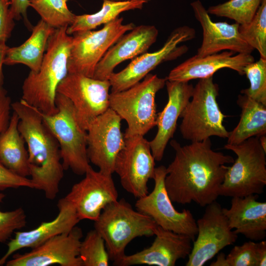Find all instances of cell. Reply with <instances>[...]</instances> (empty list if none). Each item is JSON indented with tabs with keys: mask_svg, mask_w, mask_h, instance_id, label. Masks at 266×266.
Listing matches in <instances>:
<instances>
[{
	"mask_svg": "<svg viewBox=\"0 0 266 266\" xmlns=\"http://www.w3.org/2000/svg\"><path fill=\"white\" fill-rule=\"evenodd\" d=\"M259 243L252 241L235 246L226 257L220 253L210 266H259Z\"/></svg>",
	"mask_w": 266,
	"mask_h": 266,
	"instance_id": "cell-33",
	"label": "cell"
},
{
	"mask_svg": "<svg viewBox=\"0 0 266 266\" xmlns=\"http://www.w3.org/2000/svg\"><path fill=\"white\" fill-rule=\"evenodd\" d=\"M85 175L65 197L74 206L80 220L95 221L107 204L118 200V193L111 174L96 171L90 165Z\"/></svg>",
	"mask_w": 266,
	"mask_h": 266,
	"instance_id": "cell-16",
	"label": "cell"
},
{
	"mask_svg": "<svg viewBox=\"0 0 266 266\" xmlns=\"http://www.w3.org/2000/svg\"><path fill=\"white\" fill-rule=\"evenodd\" d=\"M55 28L40 19L32 28L30 36L21 45L8 47L4 65L12 66L22 64L27 66L31 71L37 72L40 69L48 41Z\"/></svg>",
	"mask_w": 266,
	"mask_h": 266,
	"instance_id": "cell-25",
	"label": "cell"
},
{
	"mask_svg": "<svg viewBox=\"0 0 266 266\" xmlns=\"http://www.w3.org/2000/svg\"><path fill=\"white\" fill-rule=\"evenodd\" d=\"M259 266L266 265V241L262 240L258 242Z\"/></svg>",
	"mask_w": 266,
	"mask_h": 266,
	"instance_id": "cell-40",
	"label": "cell"
},
{
	"mask_svg": "<svg viewBox=\"0 0 266 266\" xmlns=\"http://www.w3.org/2000/svg\"><path fill=\"white\" fill-rule=\"evenodd\" d=\"M83 266H108L110 260L104 239L95 229L81 241L79 254Z\"/></svg>",
	"mask_w": 266,
	"mask_h": 266,
	"instance_id": "cell-32",
	"label": "cell"
},
{
	"mask_svg": "<svg viewBox=\"0 0 266 266\" xmlns=\"http://www.w3.org/2000/svg\"><path fill=\"white\" fill-rule=\"evenodd\" d=\"M123 20L119 17L99 30L74 33L67 61L68 73L93 77L97 64L108 49L135 27L133 23L123 24Z\"/></svg>",
	"mask_w": 266,
	"mask_h": 266,
	"instance_id": "cell-9",
	"label": "cell"
},
{
	"mask_svg": "<svg viewBox=\"0 0 266 266\" xmlns=\"http://www.w3.org/2000/svg\"><path fill=\"white\" fill-rule=\"evenodd\" d=\"M258 197H233L230 208H222L234 233L254 241L263 240L266 234V202L258 201Z\"/></svg>",
	"mask_w": 266,
	"mask_h": 266,
	"instance_id": "cell-24",
	"label": "cell"
},
{
	"mask_svg": "<svg viewBox=\"0 0 266 266\" xmlns=\"http://www.w3.org/2000/svg\"><path fill=\"white\" fill-rule=\"evenodd\" d=\"M67 27L55 29L48 41L38 71H30L22 85L21 100L42 114L56 113L57 89L68 74L67 61L72 36Z\"/></svg>",
	"mask_w": 266,
	"mask_h": 266,
	"instance_id": "cell-3",
	"label": "cell"
},
{
	"mask_svg": "<svg viewBox=\"0 0 266 266\" xmlns=\"http://www.w3.org/2000/svg\"><path fill=\"white\" fill-rule=\"evenodd\" d=\"M56 104L58 111L53 115L39 112L59 143L64 169H70L77 175H84L90 166L87 131L79 125L74 106L66 97L57 92Z\"/></svg>",
	"mask_w": 266,
	"mask_h": 266,
	"instance_id": "cell-8",
	"label": "cell"
},
{
	"mask_svg": "<svg viewBox=\"0 0 266 266\" xmlns=\"http://www.w3.org/2000/svg\"><path fill=\"white\" fill-rule=\"evenodd\" d=\"M124 137L125 145L116 159L114 172L124 190L139 199L148 193L147 182L154 177L155 160L144 136Z\"/></svg>",
	"mask_w": 266,
	"mask_h": 266,
	"instance_id": "cell-12",
	"label": "cell"
},
{
	"mask_svg": "<svg viewBox=\"0 0 266 266\" xmlns=\"http://www.w3.org/2000/svg\"><path fill=\"white\" fill-rule=\"evenodd\" d=\"M30 6L29 0H11L10 11L15 20H19L22 18L24 19L26 24L31 26L27 15V11Z\"/></svg>",
	"mask_w": 266,
	"mask_h": 266,
	"instance_id": "cell-39",
	"label": "cell"
},
{
	"mask_svg": "<svg viewBox=\"0 0 266 266\" xmlns=\"http://www.w3.org/2000/svg\"><path fill=\"white\" fill-rule=\"evenodd\" d=\"M8 47L5 42H0V81H3L2 66L4 65V59Z\"/></svg>",
	"mask_w": 266,
	"mask_h": 266,
	"instance_id": "cell-41",
	"label": "cell"
},
{
	"mask_svg": "<svg viewBox=\"0 0 266 266\" xmlns=\"http://www.w3.org/2000/svg\"><path fill=\"white\" fill-rule=\"evenodd\" d=\"M158 34V30L155 26H135L106 52L97 64L93 78L108 80L115 68L120 63L147 52L156 41Z\"/></svg>",
	"mask_w": 266,
	"mask_h": 266,
	"instance_id": "cell-20",
	"label": "cell"
},
{
	"mask_svg": "<svg viewBox=\"0 0 266 266\" xmlns=\"http://www.w3.org/2000/svg\"><path fill=\"white\" fill-rule=\"evenodd\" d=\"M146 0H104L101 9L96 13L75 15L72 23L66 29L68 35L93 30L100 25L108 23L119 17L125 11L141 9Z\"/></svg>",
	"mask_w": 266,
	"mask_h": 266,
	"instance_id": "cell-28",
	"label": "cell"
},
{
	"mask_svg": "<svg viewBox=\"0 0 266 266\" xmlns=\"http://www.w3.org/2000/svg\"><path fill=\"white\" fill-rule=\"evenodd\" d=\"M166 167H155L153 191L137 199L135 207L138 211L150 217L161 228L189 236L192 241L197 235L196 221L189 210L178 212L174 207L165 186Z\"/></svg>",
	"mask_w": 266,
	"mask_h": 266,
	"instance_id": "cell-11",
	"label": "cell"
},
{
	"mask_svg": "<svg viewBox=\"0 0 266 266\" xmlns=\"http://www.w3.org/2000/svg\"><path fill=\"white\" fill-rule=\"evenodd\" d=\"M244 74L250 82V87L241 93L266 105V59L260 58L246 65Z\"/></svg>",
	"mask_w": 266,
	"mask_h": 266,
	"instance_id": "cell-34",
	"label": "cell"
},
{
	"mask_svg": "<svg viewBox=\"0 0 266 266\" xmlns=\"http://www.w3.org/2000/svg\"><path fill=\"white\" fill-rule=\"evenodd\" d=\"M11 0H0V42L10 38L15 24L10 11Z\"/></svg>",
	"mask_w": 266,
	"mask_h": 266,
	"instance_id": "cell-37",
	"label": "cell"
},
{
	"mask_svg": "<svg viewBox=\"0 0 266 266\" xmlns=\"http://www.w3.org/2000/svg\"><path fill=\"white\" fill-rule=\"evenodd\" d=\"M121 118L111 108L93 120L87 128V152L90 162L105 173L114 172L116 159L125 145Z\"/></svg>",
	"mask_w": 266,
	"mask_h": 266,
	"instance_id": "cell-14",
	"label": "cell"
},
{
	"mask_svg": "<svg viewBox=\"0 0 266 266\" xmlns=\"http://www.w3.org/2000/svg\"><path fill=\"white\" fill-rule=\"evenodd\" d=\"M259 139L260 144L265 150L266 152V136L265 135H263L259 137Z\"/></svg>",
	"mask_w": 266,
	"mask_h": 266,
	"instance_id": "cell-42",
	"label": "cell"
},
{
	"mask_svg": "<svg viewBox=\"0 0 266 266\" xmlns=\"http://www.w3.org/2000/svg\"><path fill=\"white\" fill-rule=\"evenodd\" d=\"M83 236L82 229L75 226L68 233L54 236L24 254H16L7 266H83L79 257Z\"/></svg>",
	"mask_w": 266,
	"mask_h": 266,
	"instance_id": "cell-17",
	"label": "cell"
},
{
	"mask_svg": "<svg viewBox=\"0 0 266 266\" xmlns=\"http://www.w3.org/2000/svg\"><path fill=\"white\" fill-rule=\"evenodd\" d=\"M237 104L241 109L240 120L229 132L228 144H239L253 136L266 133V105L244 94L239 95Z\"/></svg>",
	"mask_w": 266,
	"mask_h": 266,
	"instance_id": "cell-27",
	"label": "cell"
},
{
	"mask_svg": "<svg viewBox=\"0 0 266 266\" xmlns=\"http://www.w3.org/2000/svg\"><path fill=\"white\" fill-rule=\"evenodd\" d=\"M170 144L175 152L166 167L165 186L172 202H195L201 207L215 201L228 166L234 162L230 155L214 151L210 138L181 146L175 140Z\"/></svg>",
	"mask_w": 266,
	"mask_h": 266,
	"instance_id": "cell-1",
	"label": "cell"
},
{
	"mask_svg": "<svg viewBox=\"0 0 266 266\" xmlns=\"http://www.w3.org/2000/svg\"><path fill=\"white\" fill-rule=\"evenodd\" d=\"M262 0H229L210 6L209 14L234 20L239 25L248 23L256 14Z\"/></svg>",
	"mask_w": 266,
	"mask_h": 266,
	"instance_id": "cell-31",
	"label": "cell"
},
{
	"mask_svg": "<svg viewBox=\"0 0 266 266\" xmlns=\"http://www.w3.org/2000/svg\"><path fill=\"white\" fill-rule=\"evenodd\" d=\"M221 205L216 200L207 205L196 221L198 237L186 266H202L224 247L235 242L237 234L230 227Z\"/></svg>",
	"mask_w": 266,
	"mask_h": 266,
	"instance_id": "cell-15",
	"label": "cell"
},
{
	"mask_svg": "<svg viewBox=\"0 0 266 266\" xmlns=\"http://www.w3.org/2000/svg\"><path fill=\"white\" fill-rule=\"evenodd\" d=\"M57 207L59 213L53 220L43 222L29 231L15 232L14 237L7 243L6 252L0 259V266L17 251L24 248H34L54 236L68 233L80 221L74 206L65 197L59 200Z\"/></svg>",
	"mask_w": 266,
	"mask_h": 266,
	"instance_id": "cell-22",
	"label": "cell"
},
{
	"mask_svg": "<svg viewBox=\"0 0 266 266\" xmlns=\"http://www.w3.org/2000/svg\"><path fill=\"white\" fill-rule=\"evenodd\" d=\"M195 37V30L189 26H180L174 29L160 49L135 57L122 70L113 72L108 79L111 93L129 88L142 80L161 64L175 60L185 54L188 48L180 44Z\"/></svg>",
	"mask_w": 266,
	"mask_h": 266,
	"instance_id": "cell-10",
	"label": "cell"
},
{
	"mask_svg": "<svg viewBox=\"0 0 266 266\" xmlns=\"http://www.w3.org/2000/svg\"><path fill=\"white\" fill-rule=\"evenodd\" d=\"M11 101L3 87V81H0V135L7 128L10 119Z\"/></svg>",
	"mask_w": 266,
	"mask_h": 266,
	"instance_id": "cell-38",
	"label": "cell"
},
{
	"mask_svg": "<svg viewBox=\"0 0 266 266\" xmlns=\"http://www.w3.org/2000/svg\"><path fill=\"white\" fill-rule=\"evenodd\" d=\"M19 120L13 111L7 128L0 135V162L15 173L27 177L30 176L28 153L18 128Z\"/></svg>",
	"mask_w": 266,
	"mask_h": 266,
	"instance_id": "cell-26",
	"label": "cell"
},
{
	"mask_svg": "<svg viewBox=\"0 0 266 266\" xmlns=\"http://www.w3.org/2000/svg\"><path fill=\"white\" fill-rule=\"evenodd\" d=\"M109 80L77 73H68L58 86L57 92L72 102L78 122L85 131L90 122L109 108Z\"/></svg>",
	"mask_w": 266,
	"mask_h": 266,
	"instance_id": "cell-13",
	"label": "cell"
},
{
	"mask_svg": "<svg viewBox=\"0 0 266 266\" xmlns=\"http://www.w3.org/2000/svg\"><path fill=\"white\" fill-rule=\"evenodd\" d=\"M218 94L213 76L200 79L194 87L191 99L180 116V131L184 139L196 142L212 136L228 138L229 132L223 124L226 116L219 107Z\"/></svg>",
	"mask_w": 266,
	"mask_h": 266,
	"instance_id": "cell-5",
	"label": "cell"
},
{
	"mask_svg": "<svg viewBox=\"0 0 266 266\" xmlns=\"http://www.w3.org/2000/svg\"><path fill=\"white\" fill-rule=\"evenodd\" d=\"M239 32L260 58L266 59V0H262L254 16L248 23L239 25Z\"/></svg>",
	"mask_w": 266,
	"mask_h": 266,
	"instance_id": "cell-30",
	"label": "cell"
},
{
	"mask_svg": "<svg viewBox=\"0 0 266 266\" xmlns=\"http://www.w3.org/2000/svg\"><path fill=\"white\" fill-rule=\"evenodd\" d=\"M154 235L155 238L150 247L132 255H125L115 265L174 266L179 259L188 256L192 250V240L187 235L164 229L158 225Z\"/></svg>",
	"mask_w": 266,
	"mask_h": 266,
	"instance_id": "cell-19",
	"label": "cell"
},
{
	"mask_svg": "<svg viewBox=\"0 0 266 266\" xmlns=\"http://www.w3.org/2000/svg\"><path fill=\"white\" fill-rule=\"evenodd\" d=\"M5 195L0 193V203ZM27 217L22 207L9 211H0V244L9 239L15 231L25 227Z\"/></svg>",
	"mask_w": 266,
	"mask_h": 266,
	"instance_id": "cell-35",
	"label": "cell"
},
{
	"mask_svg": "<svg viewBox=\"0 0 266 266\" xmlns=\"http://www.w3.org/2000/svg\"><path fill=\"white\" fill-rule=\"evenodd\" d=\"M94 222L95 230L104 239L114 265L126 255V248L131 241L154 235L157 226L150 217L134 210L124 199L107 204Z\"/></svg>",
	"mask_w": 266,
	"mask_h": 266,
	"instance_id": "cell-4",
	"label": "cell"
},
{
	"mask_svg": "<svg viewBox=\"0 0 266 266\" xmlns=\"http://www.w3.org/2000/svg\"><path fill=\"white\" fill-rule=\"evenodd\" d=\"M166 85L168 100L163 110L157 114L158 131L149 141L153 156L158 162L163 159L167 143L175 132L178 119L191 99L194 89L188 82L166 80Z\"/></svg>",
	"mask_w": 266,
	"mask_h": 266,
	"instance_id": "cell-23",
	"label": "cell"
},
{
	"mask_svg": "<svg viewBox=\"0 0 266 266\" xmlns=\"http://www.w3.org/2000/svg\"><path fill=\"white\" fill-rule=\"evenodd\" d=\"M224 148L233 151L237 158L228 167L219 196L233 198L262 194L266 185V152L259 137H251L238 144L227 143Z\"/></svg>",
	"mask_w": 266,
	"mask_h": 266,
	"instance_id": "cell-7",
	"label": "cell"
},
{
	"mask_svg": "<svg viewBox=\"0 0 266 266\" xmlns=\"http://www.w3.org/2000/svg\"><path fill=\"white\" fill-rule=\"evenodd\" d=\"M166 81L149 73L129 88L110 93L109 108L127 123L124 135L144 136L156 126L155 97Z\"/></svg>",
	"mask_w": 266,
	"mask_h": 266,
	"instance_id": "cell-6",
	"label": "cell"
},
{
	"mask_svg": "<svg viewBox=\"0 0 266 266\" xmlns=\"http://www.w3.org/2000/svg\"><path fill=\"white\" fill-rule=\"evenodd\" d=\"M191 6L203 32L202 41L196 55L202 57L223 50L237 54H251L253 51L240 34L239 24L213 21L199 0L193 1Z\"/></svg>",
	"mask_w": 266,
	"mask_h": 266,
	"instance_id": "cell-18",
	"label": "cell"
},
{
	"mask_svg": "<svg viewBox=\"0 0 266 266\" xmlns=\"http://www.w3.org/2000/svg\"><path fill=\"white\" fill-rule=\"evenodd\" d=\"M69 0H29L30 6L40 15L41 20L55 29L68 27L75 15L69 10Z\"/></svg>",
	"mask_w": 266,
	"mask_h": 266,
	"instance_id": "cell-29",
	"label": "cell"
},
{
	"mask_svg": "<svg viewBox=\"0 0 266 266\" xmlns=\"http://www.w3.org/2000/svg\"><path fill=\"white\" fill-rule=\"evenodd\" d=\"M18 116V130L27 144L28 164L33 189L41 190L54 200L65 170L59 143L44 123L38 110L22 100L11 103Z\"/></svg>",
	"mask_w": 266,
	"mask_h": 266,
	"instance_id": "cell-2",
	"label": "cell"
},
{
	"mask_svg": "<svg viewBox=\"0 0 266 266\" xmlns=\"http://www.w3.org/2000/svg\"><path fill=\"white\" fill-rule=\"evenodd\" d=\"M255 61L251 54L234 53L225 51L205 56L195 55L173 68L166 77V80L189 82L195 79H204L213 76L218 70L228 68L244 74L246 65Z\"/></svg>",
	"mask_w": 266,
	"mask_h": 266,
	"instance_id": "cell-21",
	"label": "cell"
},
{
	"mask_svg": "<svg viewBox=\"0 0 266 266\" xmlns=\"http://www.w3.org/2000/svg\"><path fill=\"white\" fill-rule=\"evenodd\" d=\"M115 0V1H117V0Z\"/></svg>",
	"mask_w": 266,
	"mask_h": 266,
	"instance_id": "cell-43",
	"label": "cell"
},
{
	"mask_svg": "<svg viewBox=\"0 0 266 266\" xmlns=\"http://www.w3.org/2000/svg\"><path fill=\"white\" fill-rule=\"evenodd\" d=\"M21 187L33 189L30 178L21 176L7 168L0 162V191Z\"/></svg>",
	"mask_w": 266,
	"mask_h": 266,
	"instance_id": "cell-36",
	"label": "cell"
}]
</instances>
